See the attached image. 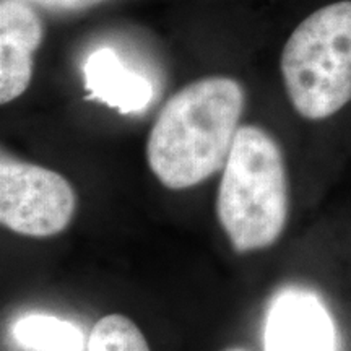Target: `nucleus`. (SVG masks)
<instances>
[{
  "mask_svg": "<svg viewBox=\"0 0 351 351\" xmlns=\"http://www.w3.org/2000/svg\"><path fill=\"white\" fill-rule=\"evenodd\" d=\"M225 351H247V350H244V348H238V346H236V348H228V350H225Z\"/></svg>",
  "mask_w": 351,
  "mask_h": 351,
  "instance_id": "11",
  "label": "nucleus"
},
{
  "mask_svg": "<svg viewBox=\"0 0 351 351\" xmlns=\"http://www.w3.org/2000/svg\"><path fill=\"white\" fill-rule=\"evenodd\" d=\"M288 213L282 148L261 127H239L217 194V218L231 247L247 254L274 245L283 234Z\"/></svg>",
  "mask_w": 351,
  "mask_h": 351,
  "instance_id": "2",
  "label": "nucleus"
},
{
  "mask_svg": "<svg viewBox=\"0 0 351 351\" xmlns=\"http://www.w3.org/2000/svg\"><path fill=\"white\" fill-rule=\"evenodd\" d=\"M86 351H150V346L127 315L108 314L95 324Z\"/></svg>",
  "mask_w": 351,
  "mask_h": 351,
  "instance_id": "9",
  "label": "nucleus"
},
{
  "mask_svg": "<svg viewBox=\"0 0 351 351\" xmlns=\"http://www.w3.org/2000/svg\"><path fill=\"white\" fill-rule=\"evenodd\" d=\"M335 345L333 320L314 293L289 288L270 304L265 351H335Z\"/></svg>",
  "mask_w": 351,
  "mask_h": 351,
  "instance_id": "5",
  "label": "nucleus"
},
{
  "mask_svg": "<svg viewBox=\"0 0 351 351\" xmlns=\"http://www.w3.org/2000/svg\"><path fill=\"white\" fill-rule=\"evenodd\" d=\"M280 70L295 111L324 121L351 103V0L328 3L296 26Z\"/></svg>",
  "mask_w": 351,
  "mask_h": 351,
  "instance_id": "3",
  "label": "nucleus"
},
{
  "mask_svg": "<svg viewBox=\"0 0 351 351\" xmlns=\"http://www.w3.org/2000/svg\"><path fill=\"white\" fill-rule=\"evenodd\" d=\"M243 109V86L228 77L200 78L171 96L147 142L158 181L182 191L225 168Z\"/></svg>",
  "mask_w": 351,
  "mask_h": 351,
  "instance_id": "1",
  "label": "nucleus"
},
{
  "mask_svg": "<svg viewBox=\"0 0 351 351\" xmlns=\"http://www.w3.org/2000/svg\"><path fill=\"white\" fill-rule=\"evenodd\" d=\"M19 2L29 3V5H36L43 8H49V10H62V12H73L83 10V8H90L104 0H19Z\"/></svg>",
  "mask_w": 351,
  "mask_h": 351,
  "instance_id": "10",
  "label": "nucleus"
},
{
  "mask_svg": "<svg viewBox=\"0 0 351 351\" xmlns=\"http://www.w3.org/2000/svg\"><path fill=\"white\" fill-rule=\"evenodd\" d=\"M85 86L90 96L121 114L143 111L153 99V86L140 73L127 69L111 47L91 52L83 64Z\"/></svg>",
  "mask_w": 351,
  "mask_h": 351,
  "instance_id": "7",
  "label": "nucleus"
},
{
  "mask_svg": "<svg viewBox=\"0 0 351 351\" xmlns=\"http://www.w3.org/2000/svg\"><path fill=\"white\" fill-rule=\"evenodd\" d=\"M44 28L33 5L19 0L0 2V103L20 98L33 77V54Z\"/></svg>",
  "mask_w": 351,
  "mask_h": 351,
  "instance_id": "6",
  "label": "nucleus"
},
{
  "mask_svg": "<svg viewBox=\"0 0 351 351\" xmlns=\"http://www.w3.org/2000/svg\"><path fill=\"white\" fill-rule=\"evenodd\" d=\"M19 345L32 351H83L85 337L75 324L47 314H26L13 326Z\"/></svg>",
  "mask_w": 351,
  "mask_h": 351,
  "instance_id": "8",
  "label": "nucleus"
},
{
  "mask_svg": "<svg viewBox=\"0 0 351 351\" xmlns=\"http://www.w3.org/2000/svg\"><path fill=\"white\" fill-rule=\"evenodd\" d=\"M75 210V189L62 174L3 158L0 221L7 230L29 238H51L70 225Z\"/></svg>",
  "mask_w": 351,
  "mask_h": 351,
  "instance_id": "4",
  "label": "nucleus"
}]
</instances>
